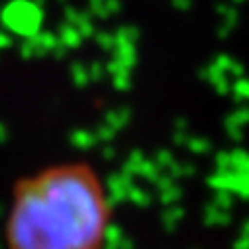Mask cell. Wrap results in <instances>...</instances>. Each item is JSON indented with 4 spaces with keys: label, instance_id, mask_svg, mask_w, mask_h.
Instances as JSON below:
<instances>
[{
    "label": "cell",
    "instance_id": "1",
    "mask_svg": "<svg viewBox=\"0 0 249 249\" xmlns=\"http://www.w3.org/2000/svg\"><path fill=\"white\" fill-rule=\"evenodd\" d=\"M114 220L100 170L54 162L15 181L2 222L4 249H106Z\"/></svg>",
    "mask_w": 249,
    "mask_h": 249
}]
</instances>
